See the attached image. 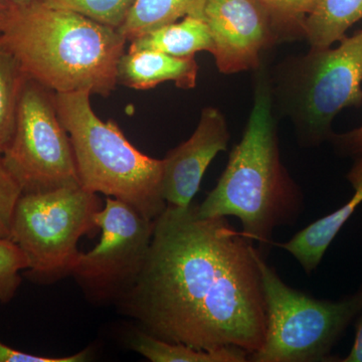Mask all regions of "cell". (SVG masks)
Returning <instances> with one entry per match:
<instances>
[{
  "mask_svg": "<svg viewBox=\"0 0 362 362\" xmlns=\"http://www.w3.org/2000/svg\"><path fill=\"white\" fill-rule=\"evenodd\" d=\"M228 220L197 204L168 206L154 221L146 261L119 310L152 337L194 349L258 351L266 333L259 258Z\"/></svg>",
  "mask_w": 362,
  "mask_h": 362,
  "instance_id": "cell-1",
  "label": "cell"
},
{
  "mask_svg": "<svg viewBox=\"0 0 362 362\" xmlns=\"http://www.w3.org/2000/svg\"><path fill=\"white\" fill-rule=\"evenodd\" d=\"M255 73L254 105L244 135L197 213L235 216L247 239L268 246L276 228L296 223L304 195L281 159L270 74L265 64Z\"/></svg>",
  "mask_w": 362,
  "mask_h": 362,
  "instance_id": "cell-2",
  "label": "cell"
},
{
  "mask_svg": "<svg viewBox=\"0 0 362 362\" xmlns=\"http://www.w3.org/2000/svg\"><path fill=\"white\" fill-rule=\"evenodd\" d=\"M0 39L32 78L54 93L108 97L127 40L118 28L33 0L14 7Z\"/></svg>",
  "mask_w": 362,
  "mask_h": 362,
  "instance_id": "cell-3",
  "label": "cell"
},
{
  "mask_svg": "<svg viewBox=\"0 0 362 362\" xmlns=\"http://www.w3.org/2000/svg\"><path fill=\"white\" fill-rule=\"evenodd\" d=\"M89 92L54 93L59 119L70 136L81 187L120 199L156 221L168 206L162 195V159L133 146L113 120L93 110Z\"/></svg>",
  "mask_w": 362,
  "mask_h": 362,
  "instance_id": "cell-4",
  "label": "cell"
},
{
  "mask_svg": "<svg viewBox=\"0 0 362 362\" xmlns=\"http://www.w3.org/2000/svg\"><path fill=\"white\" fill-rule=\"evenodd\" d=\"M337 47L310 49L270 75L272 97L304 146L330 140L335 117L362 104V30Z\"/></svg>",
  "mask_w": 362,
  "mask_h": 362,
  "instance_id": "cell-5",
  "label": "cell"
},
{
  "mask_svg": "<svg viewBox=\"0 0 362 362\" xmlns=\"http://www.w3.org/2000/svg\"><path fill=\"white\" fill-rule=\"evenodd\" d=\"M266 308L263 345L249 356L254 362L335 361L333 347L362 314V286L332 301L290 287L275 269L259 258Z\"/></svg>",
  "mask_w": 362,
  "mask_h": 362,
  "instance_id": "cell-6",
  "label": "cell"
},
{
  "mask_svg": "<svg viewBox=\"0 0 362 362\" xmlns=\"http://www.w3.org/2000/svg\"><path fill=\"white\" fill-rule=\"evenodd\" d=\"M102 207L98 194L81 185L21 194L9 239L25 252L28 276L47 283L71 275L81 252L78 242L98 228L95 216Z\"/></svg>",
  "mask_w": 362,
  "mask_h": 362,
  "instance_id": "cell-7",
  "label": "cell"
},
{
  "mask_svg": "<svg viewBox=\"0 0 362 362\" xmlns=\"http://www.w3.org/2000/svg\"><path fill=\"white\" fill-rule=\"evenodd\" d=\"M1 158L23 194L81 185L54 93L32 78H28L23 87L13 138Z\"/></svg>",
  "mask_w": 362,
  "mask_h": 362,
  "instance_id": "cell-8",
  "label": "cell"
},
{
  "mask_svg": "<svg viewBox=\"0 0 362 362\" xmlns=\"http://www.w3.org/2000/svg\"><path fill=\"white\" fill-rule=\"evenodd\" d=\"M101 230L94 249L80 252L71 275L96 301L117 302L135 284L148 255L154 221L120 199L106 197L95 216Z\"/></svg>",
  "mask_w": 362,
  "mask_h": 362,
  "instance_id": "cell-9",
  "label": "cell"
},
{
  "mask_svg": "<svg viewBox=\"0 0 362 362\" xmlns=\"http://www.w3.org/2000/svg\"><path fill=\"white\" fill-rule=\"evenodd\" d=\"M202 20L211 37L216 68L226 75L256 71L280 33L259 0H207Z\"/></svg>",
  "mask_w": 362,
  "mask_h": 362,
  "instance_id": "cell-10",
  "label": "cell"
},
{
  "mask_svg": "<svg viewBox=\"0 0 362 362\" xmlns=\"http://www.w3.org/2000/svg\"><path fill=\"white\" fill-rule=\"evenodd\" d=\"M230 131L218 108L202 109L192 135L162 159V195L168 206L192 204L204 173L214 157L228 148Z\"/></svg>",
  "mask_w": 362,
  "mask_h": 362,
  "instance_id": "cell-11",
  "label": "cell"
},
{
  "mask_svg": "<svg viewBox=\"0 0 362 362\" xmlns=\"http://www.w3.org/2000/svg\"><path fill=\"white\" fill-rule=\"evenodd\" d=\"M199 65L194 57L178 58L156 51L124 52L117 65V83L130 89H153L173 82L182 90L197 85Z\"/></svg>",
  "mask_w": 362,
  "mask_h": 362,
  "instance_id": "cell-12",
  "label": "cell"
},
{
  "mask_svg": "<svg viewBox=\"0 0 362 362\" xmlns=\"http://www.w3.org/2000/svg\"><path fill=\"white\" fill-rule=\"evenodd\" d=\"M354 192L344 206L314 221L288 242L275 244L276 246L290 252L307 274L315 271L331 243L362 204V185L354 187Z\"/></svg>",
  "mask_w": 362,
  "mask_h": 362,
  "instance_id": "cell-13",
  "label": "cell"
},
{
  "mask_svg": "<svg viewBox=\"0 0 362 362\" xmlns=\"http://www.w3.org/2000/svg\"><path fill=\"white\" fill-rule=\"evenodd\" d=\"M129 42L128 52L156 51L178 58L194 57L199 52L211 54L214 49L206 21L194 16L161 26Z\"/></svg>",
  "mask_w": 362,
  "mask_h": 362,
  "instance_id": "cell-14",
  "label": "cell"
},
{
  "mask_svg": "<svg viewBox=\"0 0 362 362\" xmlns=\"http://www.w3.org/2000/svg\"><path fill=\"white\" fill-rule=\"evenodd\" d=\"M361 20L362 0H316L305 21V39L311 49L329 47Z\"/></svg>",
  "mask_w": 362,
  "mask_h": 362,
  "instance_id": "cell-15",
  "label": "cell"
},
{
  "mask_svg": "<svg viewBox=\"0 0 362 362\" xmlns=\"http://www.w3.org/2000/svg\"><path fill=\"white\" fill-rule=\"evenodd\" d=\"M207 0H134L119 32L127 42L187 16L202 18Z\"/></svg>",
  "mask_w": 362,
  "mask_h": 362,
  "instance_id": "cell-16",
  "label": "cell"
},
{
  "mask_svg": "<svg viewBox=\"0 0 362 362\" xmlns=\"http://www.w3.org/2000/svg\"><path fill=\"white\" fill-rule=\"evenodd\" d=\"M131 346L152 362H245L249 354L239 347H223L216 350H199L180 344L163 341L142 330H137L131 339Z\"/></svg>",
  "mask_w": 362,
  "mask_h": 362,
  "instance_id": "cell-17",
  "label": "cell"
},
{
  "mask_svg": "<svg viewBox=\"0 0 362 362\" xmlns=\"http://www.w3.org/2000/svg\"><path fill=\"white\" fill-rule=\"evenodd\" d=\"M26 80L28 76L20 62L0 39V156L13 138L18 102Z\"/></svg>",
  "mask_w": 362,
  "mask_h": 362,
  "instance_id": "cell-18",
  "label": "cell"
},
{
  "mask_svg": "<svg viewBox=\"0 0 362 362\" xmlns=\"http://www.w3.org/2000/svg\"><path fill=\"white\" fill-rule=\"evenodd\" d=\"M44 6L83 14L104 25L119 28L134 0H35Z\"/></svg>",
  "mask_w": 362,
  "mask_h": 362,
  "instance_id": "cell-19",
  "label": "cell"
},
{
  "mask_svg": "<svg viewBox=\"0 0 362 362\" xmlns=\"http://www.w3.org/2000/svg\"><path fill=\"white\" fill-rule=\"evenodd\" d=\"M275 21L282 40L305 37V21L316 0H259Z\"/></svg>",
  "mask_w": 362,
  "mask_h": 362,
  "instance_id": "cell-20",
  "label": "cell"
},
{
  "mask_svg": "<svg viewBox=\"0 0 362 362\" xmlns=\"http://www.w3.org/2000/svg\"><path fill=\"white\" fill-rule=\"evenodd\" d=\"M25 252L9 238H0V303H8L21 283L20 273L28 271Z\"/></svg>",
  "mask_w": 362,
  "mask_h": 362,
  "instance_id": "cell-21",
  "label": "cell"
},
{
  "mask_svg": "<svg viewBox=\"0 0 362 362\" xmlns=\"http://www.w3.org/2000/svg\"><path fill=\"white\" fill-rule=\"evenodd\" d=\"M21 194L20 185L7 170L0 156V238L11 237L13 211Z\"/></svg>",
  "mask_w": 362,
  "mask_h": 362,
  "instance_id": "cell-22",
  "label": "cell"
},
{
  "mask_svg": "<svg viewBox=\"0 0 362 362\" xmlns=\"http://www.w3.org/2000/svg\"><path fill=\"white\" fill-rule=\"evenodd\" d=\"M90 350L85 349L71 356L49 357L25 354L7 346L0 341V362H83L89 357Z\"/></svg>",
  "mask_w": 362,
  "mask_h": 362,
  "instance_id": "cell-23",
  "label": "cell"
},
{
  "mask_svg": "<svg viewBox=\"0 0 362 362\" xmlns=\"http://www.w3.org/2000/svg\"><path fill=\"white\" fill-rule=\"evenodd\" d=\"M329 141H332L335 148L347 156L362 157V125L356 129L342 134L331 136Z\"/></svg>",
  "mask_w": 362,
  "mask_h": 362,
  "instance_id": "cell-24",
  "label": "cell"
},
{
  "mask_svg": "<svg viewBox=\"0 0 362 362\" xmlns=\"http://www.w3.org/2000/svg\"><path fill=\"white\" fill-rule=\"evenodd\" d=\"M358 318L354 345L349 356L341 359V362H362V314Z\"/></svg>",
  "mask_w": 362,
  "mask_h": 362,
  "instance_id": "cell-25",
  "label": "cell"
},
{
  "mask_svg": "<svg viewBox=\"0 0 362 362\" xmlns=\"http://www.w3.org/2000/svg\"><path fill=\"white\" fill-rule=\"evenodd\" d=\"M14 7L16 6L8 0H0V30L6 25L8 18H11Z\"/></svg>",
  "mask_w": 362,
  "mask_h": 362,
  "instance_id": "cell-26",
  "label": "cell"
},
{
  "mask_svg": "<svg viewBox=\"0 0 362 362\" xmlns=\"http://www.w3.org/2000/svg\"><path fill=\"white\" fill-rule=\"evenodd\" d=\"M14 6H25L33 2V0H8Z\"/></svg>",
  "mask_w": 362,
  "mask_h": 362,
  "instance_id": "cell-27",
  "label": "cell"
}]
</instances>
